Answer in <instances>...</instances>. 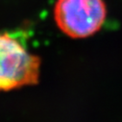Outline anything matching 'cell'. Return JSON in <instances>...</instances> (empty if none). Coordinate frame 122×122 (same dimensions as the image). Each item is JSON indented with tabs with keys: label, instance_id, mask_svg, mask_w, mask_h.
<instances>
[{
	"label": "cell",
	"instance_id": "2",
	"mask_svg": "<svg viewBox=\"0 0 122 122\" xmlns=\"http://www.w3.org/2000/svg\"><path fill=\"white\" fill-rule=\"evenodd\" d=\"M107 16L104 0H57L54 8L56 24L73 39H84L101 29Z\"/></svg>",
	"mask_w": 122,
	"mask_h": 122
},
{
	"label": "cell",
	"instance_id": "1",
	"mask_svg": "<svg viewBox=\"0 0 122 122\" xmlns=\"http://www.w3.org/2000/svg\"><path fill=\"white\" fill-rule=\"evenodd\" d=\"M41 63V58L30 53L19 37L0 33V90L37 85Z\"/></svg>",
	"mask_w": 122,
	"mask_h": 122
}]
</instances>
